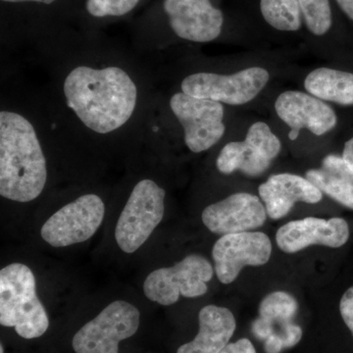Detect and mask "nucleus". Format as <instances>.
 <instances>
[{
  "mask_svg": "<svg viewBox=\"0 0 353 353\" xmlns=\"http://www.w3.org/2000/svg\"><path fill=\"white\" fill-rule=\"evenodd\" d=\"M59 117L78 134L108 139L145 125L152 105L148 80L117 52L67 53L54 78Z\"/></svg>",
  "mask_w": 353,
  "mask_h": 353,
  "instance_id": "f257e3e1",
  "label": "nucleus"
},
{
  "mask_svg": "<svg viewBox=\"0 0 353 353\" xmlns=\"http://www.w3.org/2000/svg\"><path fill=\"white\" fill-rule=\"evenodd\" d=\"M41 129L28 109L2 106L0 110V196L27 203L43 194L48 162Z\"/></svg>",
  "mask_w": 353,
  "mask_h": 353,
  "instance_id": "f03ea898",
  "label": "nucleus"
},
{
  "mask_svg": "<svg viewBox=\"0 0 353 353\" xmlns=\"http://www.w3.org/2000/svg\"><path fill=\"white\" fill-rule=\"evenodd\" d=\"M0 324L13 327L27 340L39 338L50 327L37 296L36 278L27 265L12 263L0 271Z\"/></svg>",
  "mask_w": 353,
  "mask_h": 353,
  "instance_id": "7ed1b4c3",
  "label": "nucleus"
},
{
  "mask_svg": "<svg viewBox=\"0 0 353 353\" xmlns=\"http://www.w3.org/2000/svg\"><path fill=\"white\" fill-rule=\"evenodd\" d=\"M166 192L152 179L132 188L115 228V240L122 252L134 253L148 240L163 219Z\"/></svg>",
  "mask_w": 353,
  "mask_h": 353,
  "instance_id": "20e7f679",
  "label": "nucleus"
},
{
  "mask_svg": "<svg viewBox=\"0 0 353 353\" xmlns=\"http://www.w3.org/2000/svg\"><path fill=\"white\" fill-rule=\"evenodd\" d=\"M270 81L262 67H250L233 74L194 72L181 81V92L227 105H243L253 101Z\"/></svg>",
  "mask_w": 353,
  "mask_h": 353,
  "instance_id": "39448f33",
  "label": "nucleus"
},
{
  "mask_svg": "<svg viewBox=\"0 0 353 353\" xmlns=\"http://www.w3.org/2000/svg\"><path fill=\"white\" fill-rule=\"evenodd\" d=\"M168 104L182 128L183 143L190 152H206L224 137V104L192 97L181 90L171 95Z\"/></svg>",
  "mask_w": 353,
  "mask_h": 353,
  "instance_id": "423d86ee",
  "label": "nucleus"
},
{
  "mask_svg": "<svg viewBox=\"0 0 353 353\" xmlns=\"http://www.w3.org/2000/svg\"><path fill=\"white\" fill-rule=\"evenodd\" d=\"M213 273L214 269L205 257L190 254L174 266L152 272L143 283V292L150 301L172 305L181 296L187 299L204 296Z\"/></svg>",
  "mask_w": 353,
  "mask_h": 353,
  "instance_id": "0eeeda50",
  "label": "nucleus"
},
{
  "mask_svg": "<svg viewBox=\"0 0 353 353\" xmlns=\"http://www.w3.org/2000/svg\"><path fill=\"white\" fill-rule=\"evenodd\" d=\"M139 311L124 301L106 306L77 332L72 341L76 353H118L120 341L138 332Z\"/></svg>",
  "mask_w": 353,
  "mask_h": 353,
  "instance_id": "6e6552de",
  "label": "nucleus"
},
{
  "mask_svg": "<svg viewBox=\"0 0 353 353\" xmlns=\"http://www.w3.org/2000/svg\"><path fill=\"white\" fill-rule=\"evenodd\" d=\"M105 215L101 196L85 194L60 208L44 223L41 234L53 248H65L92 238Z\"/></svg>",
  "mask_w": 353,
  "mask_h": 353,
  "instance_id": "1a4fd4ad",
  "label": "nucleus"
},
{
  "mask_svg": "<svg viewBox=\"0 0 353 353\" xmlns=\"http://www.w3.org/2000/svg\"><path fill=\"white\" fill-rule=\"evenodd\" d=\"M162 10L169 30L182 41L212 43L224 32L225 14L211 0H163Z\"/></svg>",
  "mask_w": 353,
  "mask_h": 353,
  "instance_id": "9d476101",
  "label": "nucleus"
},
{
  "mask_svg": "<svg viewBox=\"0 0 353 353\" xmlns=\"http://www.w3.org/2000/svg\"><path fill=\"white\" fill-rule=\"evenodd\" d=\"M271 254L270 239L261 232L224 234L213 246L216 275L222 284H231L245 266L266 264Z\"/></svg>",
  "mask_w": 353,
  "mask_h": 353,
  "instance_id": "9b49d317",
  "label": "nucleus"
},
{
  "mask_svg": "<svg viewBox=\"0 0 353 353\" xmlns=\"http://www.w3.org/2000/svg\"><path fill=\"white\" fill-rule=\"evenodd\" d=\"M275 111L278 117L290 128V141L299 139L303 129L315 136H323L332 131L338 123L336 112L327 102L299 90H287L279 94Z\"/></svg>",
  "mask_w": 353,
  "mask_h": 353,
  "instance_id": "f8f14e48",
  "label": "nucleus"
},
{
  "mask_svg": "<svg viewBox=\"0 0 353 353\" xmlns=\"http://www.w3.org/2000/svg\"><path fill=\"white\" fill-rule=\"evenodd\" d=\"M266 218V208L259 197L248 192H236L210 204L201 214L209 231L223 236L259 229Z\"/></svg>",
  "mask_w": 353,
  "mask_h": 353,
  "instance_id": "ddd939ff",
  "label": "nucleus"
},
{
  "mask_svg": "<svg viewBox=\"0 0 353 353\" xmlns=\"http://www.w3.org/2000/svg\"><path fill=\"white\" fill-rule=\"evenodd\" d=\"M350 239V227L343 218L309 217L290 221L278 230L276 243L285 253H296L311 245L338 248Z\"/></svg>",
  "mask_w": 353,
  "mask_h": 353,
  "instance_id": "4468645a",
  "label": "nucleus"
},
{
  "mask_svg": "<svg viewBox=\"0 0 353 353\" xmlns=\"http://www.w3.org/2000/svg\"><path fill=\"white\" fill-rule=\"evenodd\" d=\"M259 192L265 203L267 215L273 220L289 214L296 202L315 204L323 199L321 190L308 179L290 173L272 175L259 185Z\"/></svg>",
  "mask_w": 353,
  "mask_h": 353,
  "instance_id": "2eb2a0df",
  "label": "nucleus"
},
{
  "mask_svg": "<svg viewBox=\"0 0 353 353\" xmlns=\"http://www.w3.org/2000/svg\"><path fill=\"white\" fill-rule=\"evenodd\" d=\"M199 330L196 338L181 345L176 353H220L230 343L236 328L231 310L206 305L199 311Z\"/></svg>",
  "mask_w": 353,
  "mask_h": 353,
  "instance_id": "dca6fc26",
  "label": "nucleus"
},
{
  "mask_svg": "<svg viewBox=\"0 0 353 353\" xmlns=\"http://www.w3.org/2000/svg\"><path fill=\"white\" fill-rule=\"evenodd\" d=\"M306 179L334 201L353 209V170L343 157L327 155L321 168L306 172Z\"/></svg>",
  "mask_w": 353,
  "mask_h": 353,
  "instance_id": "f3484780",
  "label": "nucleus"
},
{
  "mask_svg": "<svg viewBox=\"0 0 353 353\" xmlns=\"http://www.w3.org/2000/svg\"><path fill=\"white\" fill-rule=\"evenodd\" d=\"M272 161L262 148L245 139L224 145L216 159V168L224 175L241 171L246 176H257L268 170Z\"/></svg>",
  "mask_w": 353,
  "mask_h": 353,
  "instance_id": "a211bd4d",
  "label": "nucleus"
},
{
  "mask_svg": "<svg viewBox=\"0 0 353 353\" xmlns=\"http://www.w3.org/2000/svg\"><path fill=\"white\" fill-rule=\"evenodd\" d=\"M308 94L324 101L353 105V73L321 67L311 71L304 80Z\"/></svg>",
  "mask_w": 353,
  "mask_h": 353,
  "instance_id": "6ab92c4d",
  "label": "nucleus"
},
{
  "mask_svg": "<svg viewBox=\"0 0 353 353\" xmlns=\"http://www.w3.org/2000/svg\"><path fill=\"white\" fill-rule=\"evenodd\" d=\"M250 3L255 16L272 31L294 34L303 28L299 0H250Z\"/></svg>",
  "mask_w": 353,
  "mask_h": 353,
  "instance_id": "aec40b11",
  "label": "nucleus"
},
{
  "mask_svg": "<svg viewBox=\"0 0 353 353\" xmlns=\"http://www.w3.org/2000/svg\"><path fill=\"white\" fill-rule=\"evenodd\" d=\"M303 23L314 38H324L333 30L334 17L331 0H299Z\"/></svg>",
  "mask_w": 353,
  "mask_h": 353,
  "instance_id": "412c9836",
  "label": "nucleus"
},
{
  "mask_svg": "<svg viewBox=\"0 0 353 353\" xmlns=\"http://www.w3.org/2000/svg\"><path fill=\"white\" fill-rule=\"evenodd\" d=\"M299 309V303L289 292H271L262 299L259 304V317L269 320L275 324V331L278 326L284 323L292 322Z\"/></svg>",
  "mask_w": 353,
  "mask_h": 353,
  "instance_id": "4be33fe9",
  "label": "nucleus"
},
{
  "mask_svg": "<svg viewBox=\"0 0 353 353\" xmlns=\"http://www.w3.org/2000/svg\"><path fill=\"white\" fill-rule=\"evenodd\" d=\"M141 0H87L85 10L97 19L122 17L131 13Z\"/></svg>",
  "mask_w": 353,
  "mask_h": 353,
  "instance_id": "5701e85b",
  "label": "nucleus"
},
{
  "mask_svg": "<svg viewBox=\"0 0 353 353\" xmlns=\"http://www.w3.org/2000/svg\"><path fill=\"white\" fill-rule=\"evenodd\" d=\"M278 328L279 331L276 334L282 339L285 348L294 347L303 338V330L294 323H284L278 326Z\"/></svg>",
  "mask_w": 353,
  "mask_h": 353,
  "instance_id": "b1692460",
  "label": "nucleus"
},
{
  "mask_svg": "<svg viewBox=\"0 0 353 353\" xmlns=\"http://www.w3.org/2000/svg\"><path fill=\"white\" fill-rule=\"evenodd\" d=\"M340 311L343 321L353 336V287L350 288L341 297Z\"/></svg>",
  "mask_w": 353,
  "mask_h": 353,
  "instance_id": "393cba45",
  "label": "nucleus"
},
{
  "mask_svg": "<svg viewBox=\"0 0 353 353\" xmlns=\"http://www.w3.org/2000/svg\"><path fill=\"white\" fill-rule=\"evenodd\" d=\"M252 332L257 339L265 341L272 334H275V324L269 320L259 317L252 323Z\"/></svg>",
  "mask_w": 353,
  "mask_h": 353,
  "instance_id": "a878e982",
  "label": "nucleus"
},
{
  "mask_svg": "<svg viewBox=\"0 0 353 353\" xmlns=\"http://www.w3.org/2000/svg\"><path fill=\"white\" fill-rule=\"evenodd\" d=\"M220 353H256L252 341L248 339H241L236 343H229Z\"/></svg>",
  "mask_w": 353,
  "mask_h": 353,
  "instance_id": "bb28decb",
  "label": "nucleus"
},
{
  "mask_svg": "<svg viewBox=\"0 0 353 353\" xmlns=\"http://www.w3.org/2000/svg\"><path fill=\"white\" fill-rule=\"evenodd\" d=\"M264 350L266 353H280L285 350L284 343L277 334H273L264 341Z\"/></svg>",
  "mask_w": 353,
  "mask_h": 353,
  "instance_id": "cd10ccee",
  "label": "nucleus"
},
{
  "mask_svg": "<svg viewBox=\"0 0 353 353\" xmlns=\"http://www.w3.org/2000/svg\"><path fill=\"white\" fill-rule=\"evenodd\" d=\"M334 1L348 19L353 21V0H334Z\"/></svg>",
  "mask_w": 353,
  "mask_h": 353,
  "instance_id": "c85d7f7f",
  "label": "nucleus"
},
{
  "mask_svg": "<svg viewBox=\"0 0 353 353\" xmlns=\"http://www.w3.org/2000/svg\"><path fill=\"white\" fill-rule=\"evenodd\" d=\"M343 157L353 170V138L348 139L343 148Z\"/></svg>",
  "mask_w": 353,
  "mask_h": 353,
  "instance_id": "c756f323",
  "label": "nucleus"
},
{
  "mask_svg": "<svg viewBox=\"0 0 353 353\" xmlns=\"http://www.w3.org/2000/svg\"><path fill=\"white\" fill-rule=\"evenodd\" d=\"M58 0H1L3 3L22 4V3H37L41 6H52Z\"/></svg>",
  "mask_w": 353,
  "mask_h": 353,
  "instance_id": "7c9ffc66",
  "label": "nucleus"
},
{
  "mask_svg": "<svg viewBox=\"0 0 353 353\" xmlns=\"http://www.w3.org/2000/svg\"><path fill=\"white\" fill-rule=\"evenodd\" d=\"M0 353H3V345H1V347H0Z\"/></svg>",
  "mask_w": 353,
  "mask_h": 353,
  "instance_id": "2f4dec72",
  "label": "nucleus"
}]
</instances>
